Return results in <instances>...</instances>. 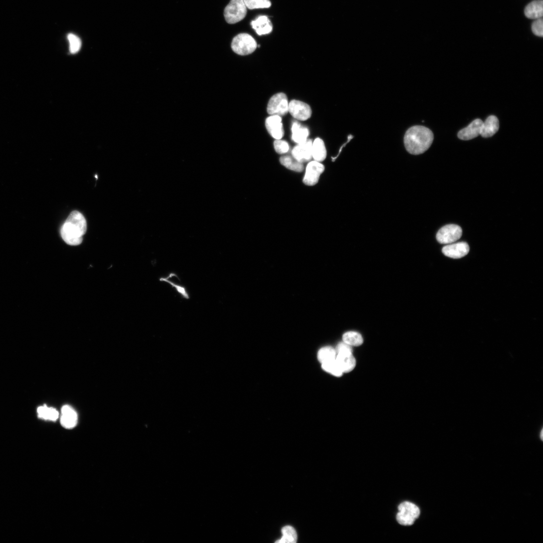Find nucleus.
<instances>
[{"label":"nucleus","mask_w":543,"mask_h":543,"mask_svg":"<svg viewBox=\"0 0 543 543\" xmlns=\"http://www.w3.org/2000/svg\"><path fill=\"white\" fill-rule=\"evenodd\" d=\"M434 134L425 126L416 125L409 129L404 137L405 146L407 151L413 155L426 152L432 145Z\"/></svg>","instance_id":"f257e3e1"},{"label":"nucleus","mask_w":543,"mask_h":543,"mask_svg":"<svg viewBox=\"0 0 543 543\" xmlns=\"http://www.w3.org/2000/svg\"><path fill=\"white\" fill-rule=\"evenodd\" d=\"M87 222L80 213L74 211L63 223L60 234L63 240L70 246H78L82 244L83 236L86 233Z\"/></svg>","instance_id":"f03ea898"},{"label":"nucleus","mask_w":543,"mask_h":543,"mask_svg":"<svg viewBox=\"0 0 543 543\" xmlns=\"http://www.w3.org/2000/svg\"><path fill=\"white\" fill-rule=\"evenodd\" d=\"M258 46L256 41L248 34H241L235 37L232 43L233 51L238 55L246 56L252 54Z\"/></svg>","instance_id":"7ed1b4c3"},{"label":"nucleus","mask_w":543,"mask_h":543,"mask_svg":"<svg viewBox=\"0 0 543 543\" xmlns=\"http://www.w3.org/2000/svg\"><path fill=\"white\" fill-rule=\"evenodd\" d=\"M399 512L396 519L399 524L411 525L420 516V510L418 506L411 503L406 502L399 505Z\"/></svg>","instance_id":"20e7f679"},{"label":"nucleus","mask_w":543,"mask_h":543,"mask_svg":"<svg viewBox=\"0 0 543 543\" xmlns=\"http://www.w3.org/2000/svg\"><path fill=\"white\" fill-rule=\"evenodd\" d=\"M247 9L243 0H231L225 9L226 20L229 24H235L241 21L246 17Z\"/></svg>","instance_id":"39448f33"},{"label":"nucleus","mask_w":543,"mask_h":543,"mask_svg":"<svg viewBox=\"0 0 543 543\" xmlns=\"http://www.w3.org/2000/svg\"><path fill=\"white\" fill-rule=\"evenodd\" d=\"M289 103L287 96L283 93H277L270 99L267 113L271 116H283L289 113Z\"/></svg>","instance_id":"423d86ee"},{"label":"nucleus","mask_w":543,"mask_h":543,"mask_svg":"<svg viewBox=\"0 0 543 543\" xmlns=\"http://www.w3.org/2000/svg\"><path fill=\"white\" fill-rule=\"evenodd\" d=\"M462 235V230L460 227L456 225H449L444 226L439 231L436 238L439 243L449 245L458 241Z\"/></svg>","instance_id":"0eeeda50"},{"label":"nucleus","mask_w":543,"mask_h":543,"mask_svg":"<svg viewBox=\"0 0 543 543\" xmlns=\"http://www.w3.org/2000/svg\"><path fill=\"white\" fill-rule=\"evenodd\" d=\"M325 169V166L321 162L311 161L306 168L305 176L303 179V183L310 186L315 185L318 182Z\"/></svg>","instance_id":"6e6552de"},{"label":"nucleus","mask_w":543,"mask_h":543,"mask_svg":"<svg viewBox=\"0 0 543 543\" xmlns=\"http://www.w3.org/2000/svg\"><path fill=\"white\" fill-rule=\"evenodd\" d=\"M289 112L294 118L300 121L309 119L312 115V110L309 105L296 100H293L289 103Z\"/></svg>","instance_id":"1a4fd4ad"},{"label":"nucleus","mask_w":543,"mask_h":543,"mask_svg":"<svg viewBox=\"0 0 543 543\" xmlns=\"http://www.w3.org/2000/svg\"><path fill=\"white\" fill-rule=\"evenodd\" d=\"M312 140L308 139L306 141L299 143L292 150V156L301 163L309 162L312 158Z\"/></svg>","instance_id":"9d476101"},{"label":"nucleus","mask_w":543,"mask_h":543,"mask_svg":"<svg viewBox=\"0 0 543 543\" xmlns=\"http://www.w3.org/2000/svg\"><path fill=\"white\" fill-rule=\"evenodd\" d=\"M469 247L466 242L453 243L445 246L442 249L443 253L446 257L453 259H460L464 257L469 252Z\"/></svg>","instance_id":"9b49d317"},{"label":"nucleus","mask_w":543,"mask_h":543,"mask_svg":"<svg viewBox=\"0 0 543 543\" xmlns=\"http://www.w3.org/2000/svg\"><path fill=\"white\" fill-rule=\"evenodd\" d=\"M282 118L277 115L271 116L265 122L266 129L272 137L281 139L284 135Z\"/></svg>","instance_id":"f8f14e48"},{"label":"nucleus","mask_w":543,"mask_h":543,"mask_svg":"<svg viewBox=\"0 0 543 543\" xmlns=\"http://www.w3.org/2000/svg\"><path fill=\"white\" fill-rule=\"evenodd\" d=\"M483 121L480 119L473 120L467 127L461 130L458 134L459 139L469 140L481 135Z\"/></svg>","instance_id":"ddd939ff"},{"label":"nucleus","mask_w":543,"mask_h":543,"mask_svg":"<svg viewBox=\"0 0 543 543\" xmlns=\"http://www.w3.org/2000/svg\"><path fill=\"white\" fill-rule=\"evenodd\" d=\"M78 422L77 413L69 406H63L61 408L60 423L66 428L71 429L74 427Z\"/></svg>","instance_id":"4468645a"},{"label":"nucleus","mask_w":543,"mask_h":543,"mask_svg":"<svg viewBox=\"0 0 543 543\" xmlns=\"http://www.w3.org/2000/svg\"><path fill=\"white\" fill-rule=\"evenodd\" d=\"M499 128L498 118L496 116H491L483 122L480 135L485 138L491 137L499 131Z\"/></svg>","instance_id":"2eb2a0df"},{"label":"nucleus","mask_w":543,"mask_h":543,"mask_svg":"<svg viewBox=\"0 0 543 543\" xmlns=\"http://www.w3.org/2000/svg\"><path fill=\"white\" fill-rule=\"evenodd\" d=\"M251 25L259 36L268 35L273 30L272 24L266 16H260L252 21Z\"/></svg>","instance_id":"dca6fc26"},{"label":"nucleus","mask_w":543,"mask_h":543,"mask_svg":"<svg viewBox=\"0 0 543 543\" xmlns=\"http://www.w3.org/2000/svg\"><path fill=\"white\" fill-rule=\"evenodd\" d=\"M524 14L527 18L532 19H538L543 18V0H535L530 3L525 7Z\"/></svg>","instance_id":"f3484780"},{"label":"nucleus","mask_w":543,"mask_h":543,"mask_svg":"<svg viewBox=\"0 0 543 543\" xmlns=\"http://www.w3.org/2000/svg\"><path fill=\"white\" fill-rule=\"evenodd\" d=\"M327 152L324 141L320 138H316L312 145V156L314 161L322 162L326 158Z\"/></svg>","instance_id":"a211bd4d"},{"label":"nucleus","mask_w":543,"mask_h":543,"mask_svg":"<svg viewBox=\"0 0 543 543\" xmlns=\"http://www.w3.org/2000/svg\"><path fill=\"white\" fill-rule=\"evenodd\" d=\"M336 360L343 373H349L354 370L356 361L352 354H337Z\"/></svg>","instance_id":"6ab92c4d"},{"label":"nucleus","mask_w":543,"mask_h":543,"mask_svg":"<svg viewBox=\"0 0 543 543\" xmlns=\"http://www.w3.org/2000/svg\"><path fill=\"white\" fill-rule=\"evenodd\" d=\"M292 139L297 144L306 141L310 136L307 127L302 126L298 122H294L292 126Z\"/></svg>","instance_id":"aec40b11"},{"label":"nucleus","mask_w":543,"mask_h":543,"mask_svg":"<svg viewBox=\"0 0 543 543\" xmlns=\"http://www.w3.org/2000/svg\"><path fill=\"white\" fill-rule=\"evenodd\" d=\"M280 163L287 169L296 172H301L304 170L303 163L297 161L293 156L284 155L280 158Z\"/></svg>","instance_id":"412c9836"},{"label":"nucleus","mask_w":543,"mask_h":543,"mask_svg":"<svg viewBox=\"0 0 543 543\" xmlns=\"http://www.w3.org/2000/svg\"><path fill=\"white\" fill-rule=\"evenodd\" d=\"M37 412L39 418L44 420L56 421L59 417V413L57 409L49 407L46 405L39 407Z\"/></svg>","instance_id":"4be33fe9"},{"label":"nucleus","mask_w":543,"mask_h":543,"mask_svg":"<svg viewBox=\"0 0 543 543\" xmlns=\"http://www.w3.org/2000/svg\"><path fill=\"white\" fill-rule=\"evenodd\" d=\"M336 350L331 347H325L319 350L317 359L322 364L336 358Z\"/></svg>","instance_id":"5701e85b"},{"label":"nucleus","mask_w":543,"mask_h":543,"mask_svg":"<svg viewBox=\"0 0 543 543\" xmlns=\"http://www.w3.org/2000/svg\"><path fill=\"white\" fill-rule=\"evenodd\" d=\"M322 367L324 371L335 377H340L344 374L336 358L322 364Z\"/></svg>","instance_id":"b1692460"},{"label":"nucleus","mask_w":543,"mask_h":543,"mask_svg":"<svg viewBox=\"0 0 543 543\" xmlns=\"http://www.w3.org/2000/svg\"><path fill=\"white\" fill-rule=\"evenodd\" d=\"M283 536L277 541L276 543H295L297 540V535L295 530L292 526L287 525L282 529Z\"/></svg>","instance_id":"393cba45"},{"label":"nucleus","mask_w":543,"mask_h":543,"mask_svg":"<svg viewBox=\"0 0 543 543\" xmlns=\"http://www.w3.org/2000/svg\"><path fill=\"white\" fill-rule=\"evenodd\" d=\"M343 342L350 346H360L363 343L362 335L356 331H348L343 336Z\"/></svg>","instance_id":"a878e982"},{"label":"nucleus","mask_w":543,"mask_h":543,"mask_svg":"<svg viewBox=\"0 0 543 543\" xmlns=\"http://www.w3.org/2000/svg\"><path fill=\"white\" fill-rule=\"evenodd\" d=\"M243 1L247 8L251 10L268 8L271 6L270 0H243Z\"/></svg>","instance_id":"bb28decb"},{"label":"nucleus","mask_w":543,"mask_h":543,"mask_svg":"<svg viewBox=\"0 0 543 543\" xmlns=\"http://www.w3.org/2000/svg\"><path fill=\"white\" fill-rule=\"evenodd\" d=\"M70 43V51L71 54L77 53L81 49L82 42L78 37L76 35L70 34L68 36Z\"/></svg>","instance_id":"cd10ccee"},{"label":"nucleus","mask_w":543,"mask_h":543,"mask_svg":"<svg viewBox=\"0 0 543 543\" xmlns=\"http://www.w3.org/2000/svg\"><path fill=\"white\" fill-rule=\"evenodd\" d=\"M159 280H160L161 282H166V283L170 284L172 286V287H173V288H175V290H176V291L179 294H180L181 295V296L184 298H185L186 299H189L190 298V296H189V295L188 294V293L187 292V291H186V289L185 287L182 286L181 285H179V284L174 283V282L169 280V279L167 277V278L162 277V278H160V279H159Z\"/></svg>","instance_id":"c85d7f7f"},{"label":"nucleus","mask_w":543,"mask_h":543,"mask_svg":"<svg viewBox=\"0 0 543 543\" xmlns=\"http://www.w3.org/2000/svg\"><path fill=\"white\" fill-rule=\"evenodd\" d=\"M274 147L276 152L279 154H286L290 150L288 142L281 139H276L274 142Z\"/></svg>","instance_id":"c756f323"},{"label":"nucleus","mask_w":543,"mask_h":543,"mask_svg":"<svg viewBox=\"0 0 543 543\" xmlns=\"http://www.w3.org/2000/svg\"><path fill=\"white\" fill-rule=\"evenodd\" d=\"M533 33L538 37H543V19H536L532 26Z\"/></svg>","instance_id":"7c9ffc66"},{"label":"nucleus","mask_w":543,"mask_h":543,"mask_svg":"<svg viewBox=\"0 0 543 543\" xmlns=\"http://www.w3.org/2000/svg\"><path fill=\"white\" fill-rule=\"evenodd\" d=\"M335 350H336L337 355L353 353L352 347L344 342L339 344Z\"/></svg>","instance_id":"2f4dec72"},{"label":"nucleus","mask_w":543,"mask_h":543,"mask_svg":"<svg viewBox=\"0 0 543 543\" xmlns=\"http://www.w3.org/2000/svg\"><path fill=\"white\" fill-rule=\"evenodd\" d=\"M353 137H354L353 136H351V135L349 136L348 141L346 143H345V144L343 145L342 146V147L341 148V149L340 150V151H339V154L337 156L334 157H332V162H334L335 160V159H336L338 158V157L340 155L343 148L345 147L346 146V145L347 144V143H348L350 141V140L352 139Z\"/></svg>","instance_id":"473e14b6"},{"label":"nucleus","mask_w":543,"mask_h":543,"mask_svg":"<svg viewBox=\"0 0 543 543\" xmlns=\"http://www.w3.org/2000/svg\"><path fill=\"white\" fill-rule=\"evenodd\" d=\"M541 436V439L542 440V439H543V437H542V436H543V430H542Z\"/></svg>","instance_id":"72a5a7b5"}]
</instances>
